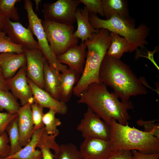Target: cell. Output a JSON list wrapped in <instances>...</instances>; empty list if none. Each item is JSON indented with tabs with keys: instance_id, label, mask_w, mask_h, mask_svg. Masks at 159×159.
Masks as SVG:
<instances>
[{
	"instance_id": "obj_9",
	"label": "cell",
	"mask_w": 159,
	"mask_h": 159,
	"mask_svg": "<svg viewBox=\"0 0 159 159\" xmlns=\"http://www.w3.org/2000/svg\"><path fill=\"white\" fill-rule=\"evenodd\" d=\"M84 138H97L109 140L110 125L88 108L77 127Z\"/></svg>"
},
{
	"instance_id": "obj_13",
	"label": "cell",
	"mask_w": 159,
	"mask_h": 159,
	"mask_svg": "<svg viewBox=\"0 0 159 159\" xmlns=\"http://www.w3.org/2000/svg\"><path fill=\"white\" fill-rule=\"evenodd\" d=\"M79 150L84 159H106L112 152L109 140L97 138H85Z\"/></svg>"
},
{
	"instance_id": "obj_15",
	"label": "cell",
	"mask_w": 159,
	"mask_h": 159,
	"mask_svg": "<svg viewBox=\"0 0 159 159\" xmlns=\"http://www.w3.org/2000/svg\"><path fill=\"white\" fill-rule=\"evenodd\" d=\"M27 81L32 90L34 103L39 104L43 108L53 110L59 114L64 115L67 113L68 108L66 103L53 98L44 89L37 86L27 77Z\"/></svg>"
},
{
	"instance_id": "obj_39",
	"label": "cell",
	"mask_w": 159,
	"mask_h": 159,
	"mask_svg": "<svg viewBox=\"0 0 159 159\" xmlns=\"http://www.w3.org/2000/svg\"><path fill=\"white\" fill-rule=\"evenodd\" d=\"M5 17L0 15V31L2 30L4 20Z\"/></svg>"
},
{
	"instance_id": "obj_26",
	"label": "cell",
	"mask_w": 159,
	"mask_h": 159,
	"mask_svg": "<svg viewBox=\"0 0 159 159\" xmlns=\"http://www.w3.org/2000/svg\"><path fill=\"white\" fill-rule=\"evenodd\" d=\"M19 107L17 99L11 93L0 89V112L5 110L7 113L15 114Z\"/></svg>"
},
{
	"instance_id": "obj_10",
	"label": "cell",
	"mask_w": 159,
	"mask_h": 159,
	"mask_svg": "<svg viewBox=\"0 0 159 159\" xmlns=\"http://www.w3.org/2000/svg\"><path fill=\"white\" fill-rule=\"evenodd\" d=\"M2 30L14 42L22 46L24 49H39L38 43L34 38L31 30L23 26L19 21L13 22L5 17Z\"/></svg>"
},
{
	"instance_id": "obj_12",
	"label": "cell",
	"mask_w": 159,
	"mask_h": 159,
	"mask_svg": "<svg viewBox=\"0 0 159 159\" xmlns=\"http://www.w3.org/2000/svg\"><path fill=\"white\" fill-rule=\"evenodd\" d=\"M11 93L19 99L22 106L34 103L32 93L27 81L26 65L20 68L13 77L6 79Z\"/></svg>"
},
{
	"instance_id": "obj_24",
	"label": "cell",
	"mask_w": 159,
	"mask_h": 159,
	"mask_svg": "<svg viewBox=\"0 0 159 159\" xmlns=\"http://www.w3.org/2000/svg\"><path fill=\"white\" fill-rule=\"evenodd\" d=\"M5 131L8 135L10 143V150L9 156H10L15 154L22 148L21 147L20 143L18 116L8 124Z\"/></svg>"
},
{
	"instance_id": "obj_25",
	"label": "cell",
	"mask_w": 159,
	"mask_h": 159,
	"mask_svg": "<svg viewBox=\"0 0 159 159\" xmlns=\"http://www.w3.org/2000/svg\"><path fill=\"white\" fill-rule=\"evenodd\" d=\"M54 155V159H84L77 146L72 143L59 145Z\"/></svg>"
},
{
	"instance_id": "obj_41",
	"label": "cell",
	"mask_w": 159,
	"mask_h": 159,
	"mask_svg": "<svg viewBox=\"0 0 159 159\" xmlns=\"http://www.w3.org/2000/svg\"><path fill=\"white\" fill-rule=\"evenodd\" d=\"M2 158L0 155V159H1Z\"/></svg>"
},
{
	"instance_id": "obj_33",
	"label": "cell",
	"mask_w": 159,
	"mask_h": 159,
	"mask_svg": "<svg viewBox=\"0 0 159 159\" xmlns=\"http://www.w3.org/2000/svg\"><path fill=\"white\" fill-rule=\"evenodd\" d=\"M156 121H145L140 119L137 120L136 123L138 125L144 128V131L151 132L155 136L159 139V125L155 123Z\"/></svg>"
},
{
	"instance_id": "obj_14",
	"label": "cell",
	"mask_w": 159,
	"mask_h": 159,
	"mask_svg": "<svg viewBox=\"0 0 159 159\" xmlns=\"http://www.w3.org/2000/svg\"><path fill=\"white\" fill-rule=\"evenodd\" d=\"M86 49L84 42H81L80 45L76 44L71 47L64 53L57 56V58L60 63L67 65L69 68L82 74L87 56Z\"/></svg>"
},
{
	"instance_id": "obj_27",
	"label": "cell",
	"mask_w": 159,
	"mask_h": 159,
	"mask_svg": "<svg viewBox=\"0 0 159 159\" xmlns=\"http://www.w3.org/2000/svg\"><path fill=\"white\" fill-rule=\"evenodd\" d=\"M56 112L53 110L49 109L48 111L44 113L42 121L44 125L45 131L49 135H56L59 134L57 126L61 125L60 120L55 117Z\"/></svg>"
},
{
	"instance_id": "obj_20",
	"label": "cell",
	"mask_w": 159,
	"mask_h": 159,
	"mask_svg": "<svg viewBox=\"0 0 159 159\" xmlns=\"http://www.w3.org/2000/svg\"><path fill=\"white\" fill-rule=\"evenodd\" d=\"M44 131V127L34 131L30 142L24 148L15 154L1 159H43L41 151L35 148Z\"/></svg>"
},
{
	"instance_id": "obj_34",
	"label": "cell",
	"mask_w": 159,
	"mask_h": 159,
	"mask_svg": "<svg viewBox=\"0 0 159 159\" xmlns=\"http://www.w3.org/2000/svg\"><path fill=\"white\" fill-rule=\"evenodd\" d=\"M8 135L5 131L0 136V155L3 158L8 157L10 150Z\"/></svg>"
},
{
	"instance_id": "obj_1",
	"label": "cell",
	"mask_w": 159,
	"mask_h": 159,
	"mask_svg": "<svg viewBox=\"0 0 159 159\" xmlns=\"http://www.w3.org/2000/svg\"><path fill=\"white\" fill-rule=\"evenodd\" d=\"M79 97L78 103L86 105L109 125L112 119L125 125L131 118L128 110L134 107L132 102H120L118 97L114 92H110L106 86L102 83L90 84Z\"/></svg>"
},
{
	"instance_id": "obj_17",
	"label": "cell",
	"mask_w": 159,
	"mask_h": 159,
	"mask_svg": "<svg viewBox=\"0 0 159 159\" xmlns=\"http://www.w3.org/2000/svg\"><path fill=\"white\" fill-rule=\"evenodd\" d=\"M26 65L24 53H0V67L5 79L13 77L20 68Z\"/></svg>"
},
{
	"instance_id": "obj_4",
	"label": "cell",
	"mask_w": 159,
	"mask_h": 159,
	"mask_svg": "<svg viewBox=\"0 0 159 159\" xmlns=\"http://www.w3.org/2000/svg\"><path fill=\"white\" fill-rule=\"evenodd\" d=\"M109 141L112 151L135 150L145 154L159 153V139L147 132L119 123L112 119Z\"/></svg>"
},
{
	"instance_id": "obj_19",
	"label": "cell",
	"mask_w": 159,
	"mask_h": 159,
	"mask_svg": "<svg viewBox=\"0 0 159 159\" xmlns=\"http://www.w3.org/2000/svg\"><path fill=\"white\" fill-rule=\"evenodd\" d=\"M89 11L85 6L83 8H77L75 14L77 27L73 35L80 39L82 43L90 38L93 34L97 33L99 30L94 29L91 25L89 21Z\"/></svg>"
},
{
	"instance_id": "obj_8",
	"label": "cell",
	"mask_w": 159,
	"mask_h": 159,
	"mask_svg": "<svg viewBox=\"0 0 159 159\" xmlns=\"http://www.w3.org/2000/svg\"><path fill=\"white\" fill-rule=\"evenodd\" d=\"M80 3L79 0H58L43 5L44 19L57 23L72 25L76 21V10Z\"/></svg>"
},
{
	"instance_id": "obj_21",
	"label": "cell",
	"mask_w": 159,
	"mask_h": 159,
	"mask_svg": "<svg viewBox=\"0 0 159 159\" xmlns=\"http://www.w3.org/2000/svg\"><path fill=\"white\" fill-rule=\"evenodd\" d=\"M60 72L55 68H51L48 61L44 68V90L53 98L59 100Z\"/></svg>"
},
{
	"instance_id": "obj_3",
	"label": "cell",
	"mask_w": 159,
	"mask_h": 159,
	"mask_svg": "<svg viewBox=\"0 0 159 159\" xmlns=\"http://www.w3.org/2000/svg\"><path fill=\"white\" fill-rule=\"evenodd\" d=\"M84 43L87 48L86 59L83 72L73 91L74 95L78 97L90 84L100 82L99 70L111 44L110 32L106 29L100 28L97 33L93 34Z\"/></svg>"
},
{
	"instance_id": "obj_40",
	"label": "cell",
	"mask_w": 159,
	"mask_h": 159,
	"mask_svg": "<svg viewBox=\"0 0 159 159\" xmlns=\"http://www.w3.org/2000/svg\"><path fill=\"white\" fill-rule=\"evenodd\" d=\"M36 5V10L38 9V6L39 5V4L40 2H41V1L40 0H34Z\"/></svg>"
},
{
	"instance_id": "obj_42",
	"label": "cell",
	"mask_w": 159,
	"mask_h": 159,
	"mask_svg": "<svg viewBox=\"0 0 159 159\" xmlns=\"http://www.w3.org/2000/svg\"></svg>"
},
{
	"instance_id": "obj_38",
	"label": "cell",
	"mask_w": 159,
	"mask_h": 159,
	"mask_svg": "<svg viewBox=\"0 0 159 159\" xmlns=\"http://www.w3.org/2000/svg\"><path fill=\"white\" fill-rule=\"evenodd\" d=\"M0 89L5 91L10 90L6 82V79L4 78L1 69L0 67Z\"/></svg>"
},
{
	"instance_id": "obj_16",
	"label": "cell",
	"mask_w": 159,
	"mask_h": 159,
	"mask_svg": "<svg viewBox=\"0 0 159 159\" xmlns=\"http://www.w3.org/2000/svg\"><path fill=\"white\" fill-rule=\"evenodd\" d=\"M17 114L20 143L22 148L30 142L34 132L31 104L27 103L20 107Z\"/></svg>"
},
{
	"instance_id": "obj_43",
	"label": "cell",
	"mask_w": 159,
	"mask_h": 159,
	"mask_svg": "<svg viewBox=\"0 0 159 159\" xmlns=\"http://www.w3.org/2000/svg\"></svg>"
},
{
	"instance_id": "obj_35",
	"label": "cell",
	"mask_w": 159,
	"mask_h": 159,
	"mask_svg": "<svg viewBox=\"0 0 159 159\" xmlns=\"http://www.w3.org/2000/svg\"><path fill=\"white\" fill-rule=\"evenodd\" d=\"M17 116V114H12L7 112H0V136L5 131L8 124Z\"/></svg>"
},
{
	"instance_id": "obj_31",
	"label": "cell",
	"mask_w": 159,
	"mask_h": 159,
	"mask_svg": "<svg viewBox=\"0 0 159 159\" xmlns=\"http://www.w3.org/2000/svg\"><path fill=\"white\" fill-rule=\"evenodd\" d=\"M32 116L34 125L33 131L44 127L42 121L43 108L39 104L33 103L31 105Z\"/></svg>"
},
{
	"instance_id": "obj_32",
	"label": "cell",
	"mask_w": 159,
	"mask_h": 159,
	"mask_svg": "<svg viewBox=\"0 0 159 159\" xmlns=\"http://www.w3.org/2000/svg\"><path fill=\"white\" fill-rule=\"evenodd\" d=\"M80 3L83 4L89 12L99 14L104 16L102 0H79Z\"/></svg>"
},
{
	"instance_id": "obj_23",
	"label": "cell",
	"mask_w": 159,
	"mask_h": 159,
	"mask_svg": "<svg viewBox=\"0 0 159 159\" xmlns=\"http://www.w3.org/2000/svg\"><path fill=\"white\" fill-rule=\"evenodd\" d=\"M110 35L111 44L106 54L110 57L120 59L124 53L129 52V43L126 39L117 33L110 32Z\"/></svg>"
},
{
	"instance_id": "obj_2",
	"label": "cell",
	"mask_w": 159,
	"mask_h": 159,
	"mask_svg": "<svg viewBox=\"0 0 159 159\" xmlns=\"http://www.w3.org/2000/svg\"><path fill=\"white\" fill-rule=\"evenodd\" d=\"M100 82L111 87L122 102H127L132 96L145 95L146 82L138 78L129 67L120 59L106 54L99 72Z\"/></svg>"
},
{
	"instance_id": "obj_36",
	"label": "cell",
	"mask_w": 159,
	"mask_h": 159,
	"mask_svg": "<svg viewBox=\"0 0 159 159\" xmlns=\"http://www.w3.org/2000/svg\"><path fill=\"white\" fill-rule=\"evenodd\" d=\"M106 159H133L131 150H118L112 152Z\"/></svg>"
},
{
	"instance_id": "obj_5",
	"label": "cell",
	"mask_w": 159,
	"mask_h": 159,
	"mask_svg": "<svg viewBox=\"0 0 159 159\" xmlns=\"http://www.w3.org/2000/svg\"><path fill=\"white\" fill-rule=\"evenodd\" d=\"M89 18L91 25L94 29H105L126 39L129 43L130 52L138 47L142 48L144 45L148 44L146 39L149 34L148 27L142 23L135 28V20L130 17L123 18L113 16L109 19L105 20L99 18L97 14L89 12Z\"/></svg>"
},
{
	"instance_id": "obj_11",
	"label": "cell",
	"mask_w": 159,
	"mask_h": 159,
	"mask_svg": "<svg viewBox=\"0 0 159 159\" xmlns=\"http://www.w3.org/2000/svg\"><path fill=\"white\" fill-rule=\"evenodd\" d=\"M24 50L27 77L37 86L44 89V68L47 60L40 49Z\"/></svg>"
},
{
	"instance_id": "obj_37",
	"label": "cell",
	"mask_w": 159,
	"mask_h": 159,
	"mask_svg": "<svg viewBox=\"0 0 159 159\" xmlns=\"http://www.w3.org/2000/svg\"><path fill=\"white\" fill-rule=\"evenodd\" d=\"M133 159H158L159 153L153 154H145L137 150H131Z\"/></svg>"
},
{
	"instance_id": "obj_22",
	"label": "cell",
	"mask_w": 159,
	"mask_h": 159,
	"mask_svg": "<svg viewBox=\"0 0 159 159\" xmlns=\"http://www.w3.org/2000/svg\"><path fill=\"white\" fill-rule=\"evenodd\" d=\"M104 16L108 19L113 16L123 18L130 17L126 0H102Z\"/></svg>"
},
{
	"instance_id": "obj_28",
	"label": "cell",
	"mask_w": 159,
	"mask_h": 159,
	"mask_svg": "<svg viewBox=\"0 0 159 159\" xmlns=\"http://www.w3.org/2000/svg\"><path fill=\"white\" fill-rule=\"evenodd\" d=\"M59 145L53 138L44 136L40 138L36 146L41 151L43 159H54V155L50 151L52 149L54 151L58 148Z\"/></svg>"
},
{
	"instance_id": "obj_29",
	"label": "cell",
	"mask_w": 159,
	"mask_h": 159,
	"mask_svg": "<svg viewBox=\"0 0 159 159\" xmlns=\"http://www.w3.org/2000/svg\"><path fill=\"white\" fill-rule=\"evenodd\" d=\"M20 0H0V15L16 21H18L20 17L17 9L15 6Z\"/></svg>"
},
{
	"instance_id": "obj_18",
	"label": "cell",
	"mask_w": 159,
	"mask_h": 159,
	"mask_svg": "<svg viewBox=\"0 0 159 159\" xmlns=\"http://www.w3.org/2000/svg\"><path fill=\"white\" fill-rule=\"evenodd\" d=\"M79 73L69 68L59 75V100L66 103L73 93L74 85L80 77Z\"/></svg>"
},
{
	"instance_id": "obj_30",
	"label": "cell",
	"mask_w": 159,
	"mask_h": 159,
	"mask_svg": "<svg viewBox=\"0 0 159 159\" xmlns=\"http://www.w3.org/2000/svg\"><path fill=\"white\" fill-rule=\"evenodd\" d=\"M2 30L0 31V53L11 52L24 53V48L14 42Z\"/></svg>"
},
{
	"instance_id": "obj_6",
	"label": "cell",
	"mask_w": 159,
	"mask_h": 159,
	"mask_svg": "<svg viewBox=\"0 0 159 159\" xmlns=\"http://www.w3.org/2000/svg\"><path fill=\"white\" fill-rule=\"evenodd\" d=\"M42 24L50 46L56 57L77 44L79 39L73 35L74 28L72 25L45 19L42 20Z\"/></svg>"
},
{
	"instance_id": "obj_7",
	"label": "cell",
	"mask_w": 159,
	"mask_h": 159,
	"mask_svg": "<svg viewBox=\"0 0 159 159\" xmlns=\"http://www.w3.org/2000/svg\"><path fill=\"white\" fill-rule=\"evenodd\" d=\"M24 8L27 13L28 27L36 37L39 49L46 57L49 66L51 68L56 69L60 72H64L68 68L67 67L58 61L51 49L42 25V19H40L34 12L32 1L30 0H25Z\"/></svg>"
}]
</instances>
